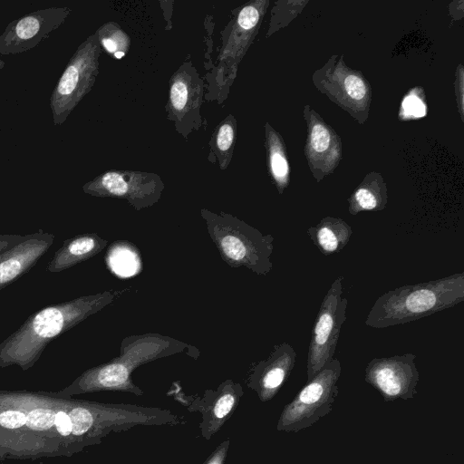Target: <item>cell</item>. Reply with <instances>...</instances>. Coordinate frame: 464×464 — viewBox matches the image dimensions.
Returning <instances> with one entry per match:
<instances>
[{"instance_id": "obj_19", "label": "cell", "mask_w": 464, "mask_h": 464, "mask_svg": "<svg viewBox=\"0 0 464 464\" xmlns=\"http://www.w3.org/2000/svg\"><path fill=\"white\" fill-rule=\"evenodd\" d=\"M237 139V120L227 115L212 133L209 147L213 162L218 161L221 169H226L232 159Z\"/></svg>"}, {"instance_id": "obj_23", "label": "cell", "mask_w": 464, "mask_h": 464, "mask_svg": "<svg viewBox=\"0 0 464 464\" xmlns=\"http://www.w3.org/2000/svg\"><path fill=\"white\" fill-rule=\"evenodd\" d=\"M55 413L50 409H34L26 415V426L34 430H44L53 428L55 423Z\"/></svg>"}, {"instance_id": "obj_13", "label": "cell", "mask_w": 464, "mask_h": 464, "mask_svg": "<svg viewBox=\"0 0 464 464\" xmlns=\"http://www.w3.org/2000/svg\"><path fill=\"white\" fill-rule=\"evenodd\" d=\"M71 11L68 7H48L12 21L0 35V55L34 48L58 29Z\"/></svg>"}, {"instance_id": "obj_21", "label": "cell", "mask_w": 464, "mask_h": 464, "mask_svg": "<svg viewBox=\"0 0 464 464\" xmlns=\"http://www.w3.org/2000/svg\"><path fill=\"white\" fill-rule=\"evenodd\" d=\"M372 187L357 188L350 198L349 212L356 215L361 211L381 210L386 204V197Z\"/></svg>"}, {"instance_id": "obj_22", "label": "cell", "mask_w": 464, "mask_h": 464, "mask_svg": "<svg viewBox=\"0 0 464 464\" xmlns=\"http://www.w3.org/2000/svg\"><path fill=\"white\" fill-rule=\"evenodd\" d=\"M269 166L273 178L277 183L280 191H282L285 185L289 169L285 158L275 146H271L269 149Z\"/></svg>"}, {"instance_id": "obj_24", "label": "cell", "mask_w": 464, "mask_h": 464, "mask_svg": "<svg viewBox=\"0 0 464 464\" xmlns=\"http://www.w3.org/2000/svg\"><path fill=\"white\" fill-rule=\"evenodd\" d=\"M26 415L21 411L8 410L0 413V425L7 429H17L26 425Z\"/></svg>"}, {"instance_id": "obj_25", "label": "cell", "mask_w": 464, "mask_h": 464, "mask_svg": "<svg viewBox=\"0 0 464 464\" xmlns=\"http://www.w3.org/2000/svg\"><path fill=\"white\" fill-rule=\"evenodd\" d=\"M330 143V135L328 130L321 124H315L311 131V145L317 152H323L327 150Z\"/></svg>"}, {"instance_id": "obj_12", "label": "cell", "mask_w": 464, "mask_h": 464, "mask_svg": "<svg viewBox=\"0 0 464 464\" xmlns=\"http://www.w3.org/2000/svg\"><path fill=\"white\" fill-rule=\"evenodd\" d=\"M244 394L240 383L232 380L221 382L216 390H207L202 396L177 392L176 400L190 412H199L201 436L208 440L230 419Z\"/></svg>"}, {"instance_id": "obj_28", "label": "cell", "mask_w": 464, "mask_h": 464, "mask_svg": "<svg viewBox=\"0 0 464 464\" xmlns=\"http://www.w3.org/2000/svg\"><path fill=\"white\" fill-rule=\"evenodd\" d=\"M230 445V440L227 439L221 442L208 456L207 460L203 464H225L228 449Z\"/></svg>"}, {"instance_id": "obj_6", "label": "cell", "mask_w": 464, "mask_h": 464, "mask_svg": "<svg viewBox=\"0 0 464 464\" xmlns=\"http://www.w3.org/2000/svg\"><path fill=\"white\" fill-rule=\"evenodd\" d=\"M342 366L333 358L299 391L291 402L283 409L276 430L297 432L309 428L330 413L338 394L337 382Z\"/></svg>"}, {"instance_id": "obj_8", "label": "cell", "mask_w": 464, "mask_h": 464, "mask_svg": "<svg viewBox=\"0 0 464 464\" xmlns=\"http://www.w3.org/2000/svg\"><path fill=\"white\" fill-rule=\"evenodd\" d=\"M165 185L156 173L137 170H107L82 186L84 193L99 198L123 199L140 211L160 199Z\"/></svg>"}, {"instance_id": "obj_4", "label": "cell", "mask_w": 464, "mask_h": 464, "mask_svg": "<svg viewBox=\"0 0 464 464\" xmlns=\"http://www.w3.org/2000/svg\"><path fill=\"white\" fill-rule=\"evenodd\" d=\"M207 231L224 262L233 268L245 266L256 275L266 276L272 267L274 237L225 212L200 209Z\"/></svg>"}, {"instance_id": "obj_27", "label": "cell", "mask_w": 464, "mask_h": 464, "mask_svg": "<svg viewBox=\"0 0 464 464\" xmlns=\"http://www.w3.org/2000/svg\"><path fill=\"white\" fill-rule=\"evenodd\" d=\"M402 107L404 111L411 116L422 117L426 113L425 105L415 95H409L403 101Z\"/></svg>"}, {"instance_id": "obj_29", "label": "cell", "mask_w": 464, "mask_h": 464, "mask_svg": "<svg viewBox=\"0 0 464 464\" xmlns=\"http://www.w3.org/2000/svg\"><path fill=\"white\" fill-rule=\"evenodd\" d=\"M57 431L63 437L72 435V422L68 413L59 411L55 413V423Z\"/></svg>"}, {"instance_id": "obj_5", "label": "cell", "mask_w": 464, "mask_h": 464, "mask_svg": "<svg viewBox=\"0 0 464 464\" xmlns=\"http://www.w3.org/2000/svg\"><path fill=\"white\" fill-rule=\"evenodd\" d=\"M102 47L96 32L76 49L50 98L53 122L62 125L82 98L92 89L99 74Z\"/></svg>"}, {"instance_id": "obj_26", "label": "cell", "mask_w": 464, "mask_h": 464, "mask_svg": "<svg viewBox=\"0 0 464 464\" xmlns=\"http://www.w3.org/2000/svg\"><path fill=\"white\" fill-rule=\"evenodd\" d=\"M347 93L354 100H361L365 95L362 80L355 75H349L344 82Z\"/></svg>"}, {"instance_id": "obj_3", "label": "cell", "mask_w": 464, "mask_h": 464, "mask_svg": "<svg viewBox=\"0 0 464 464\" xmlns=\"http://www.w3.org/2000/svg\"><path fill=\"white\" fill-rule=\"evenodd\" d=\"M198 349L173 337L144 334L125 337L120 355L84 372L69 388L74 392L115 391L140 396L144 392L132 381L139 366L157 359Z\"/></svg>"}, {"instance_id": "obj_11", "label": "cell", "mask_w": 464, "mask_h": 464, "mask_svg": "<svg viewBox=\"0 0 464 464\" xmlns=\"http://www.w3.org/2000/svg\"><path fill=\"white\" fill-rule=\"evenodd\" d=\"M416 355H401L372 359L365 368L364 380L376 389L384 401L413 399L420 373L415 364Z\"/></svg>"}, {"instance_id": "obj_17", "label": "cell", "mask_w": 464, "mask_h": 464, "mask_svg": "<svg viewBox=\"0 0 464 464\" xmlns=\"http://www.w3.org/2000/svg\"><path fill=\"white\" fill-rule=\"evenodd\" d=\"M306 233L319 251L328 256L343 249L350 241L353 229L342 218L326 217L310 227Z\"/></svg>"}, {"instance_id": "obj_7", "label": "cell", "mask_w": 464, "mask_h": 464, "mask_svg": "<svg viewBox=\"0 0 464 464\" xmlns=\"http://www.w3.org/2000/svg\"><path fill=\"white\" fill-rule=\"evenodd\" d=\"M343 276H338L326 292L312 330L306 363L307 381L314 378L333 358L343 323L348 300L343 297Z\"/></svg>"}, {"instance_id": "obj_30", "label": "cell", "mask_w": 464, "mask_h": 464, "mask_svg": "<svg viewBox=\"0 0 464 464\" xmlns=\"http://www.w3.org/2000/svg\"><path fill=\"white\" fill-rule=\"evenodd\" d=\"M23 237L22 235H0V253L19 242Z\"/></svg>"}, {"instance_id": "obj_1", "label": "cell", "mask_w": 464, "mask_h": 464, "mask_svg": "<svg viewBox=\"0 0 464 464\" xmlns=\"http://www.w3.org/2000/svg\"><path fill=\"white\" fill-rule=\"evenodd\" d=\"M128 289L82 295L42 308L0 343V366H33L52 340L111 304Z\"/></svg>"}, {"instance_id": "obj_20", "label": "cell", "mask_w": 464, "mask_h": 464, "mask_svg": "<svg viewBox=\"0 0 464 464\" xmlns=\"http://www.w3.org/2000/svg\"><path fill=\"white\" fill-rule=\"evenodd\" d=\"M101 47L116 59H121L130 45L129 35L115 22L103 24L96 31Z\"/></svg>"}, {"instance_id": "obj_10", "label": "cell", "mask_w": 464, "mask_h": 464, "mask_svg": "<svg viewBox=\"0 0 464 464\" xmlns=\"http://www.w3.org/2000/svg\"><path fill=\"white\" fill-rule=\"evenodd\" d=\"M205 88L199 72L189 61L184 62L169 79L167 117L184 138L203 124L200 109Z\"/></svg>"}, {"instance_id": "obj_15", "label": "cell", "mask_w": 464, "mask_h": 464, "mask_svg": "<svg viewBox=\"0 0 464 464\" xmlns=\"http://www.w3.org/2000/svg\"><path fill=\"white\" fill-rule=\"evenodd\" d=\"M54 236L38 230L24 235L16 244L0 253V290L29 272L49 250Z\"/></svg>"}, {"instance_id": "obj_14", "label": "cell", "mask_w": 464, "mask_h": 464, "mask_svg": "<svg viewBox=\"0 0 464 464\" xmlns=\"http://www.w3.org/2000/svg\"><path fill=\"white\" fill-rule=\"evenodd\" d=\"M296 353L288 343L276 344L269 356L256 362L247 378V387L261 401L272 400L289 377L296 362Z\"/></svg>"}, {"instance_id": "obj_16", "label": "cell", "mask_w": 464, "mask_h": 464, "mask_svg": "<svg viewBox=\"0 0 464 464\" xmlns=\"http://www.w3.org/2000/svg\"><path fill=\"white\" fill-rule=\"evenodd\" d=\"M108 241L95 233L77 235L63 242L46 270L58 273L86 261L105 248Z\"/></svg>"}, {"instance_id": "obj_18", "label": "cell", "mask_w": 464, "mask_h": 464, "mask_svg": "<svg viewBox=\"0 0 464 464\" xmlns=\"http://www.w3.org/2000/svg\"><path fill=\"white\" fill-rule=\"evenodd\" d=\"M105 261L109 269L121 277H130L141 269L139 249L129 241L118 240L108 248Z\"/></svg>"}, {"instance_id": "obj_2", "label": "cell", "mask_w": 464, "mask_h": 464, "mask_svg": "<svg viewBox=\"0 0 464 464\" xmlns=\"http://www.w3.org/2000/svg\"><path fill=\"white\" fill-rule=\"evenodd\" d=\"M464 300V273L415 285H405L380 295L365 325L382 329L407 324L451 308Z\"/></svg>"}, {"instance_id": "obj_9", "label": "cell", "mask_w": 464, "mask_h": 464, "mask_svg": "<svg viewBox=\"0 0 464 464\" xmlns=\"http://www.w3.org/2000/svg\"><path fill=\"white\" fill-rule=\"evenodd\" d=\"M261 13L258 3H248L233 15L232 20L221 33V49L218 66L214 69L212 85L217 87L214 93L220 102L224 90H229L233 82L239 62L250 45L253 33L260 21ZM214 87L208 92H212Z\"/></svg>"}]
</instances>
